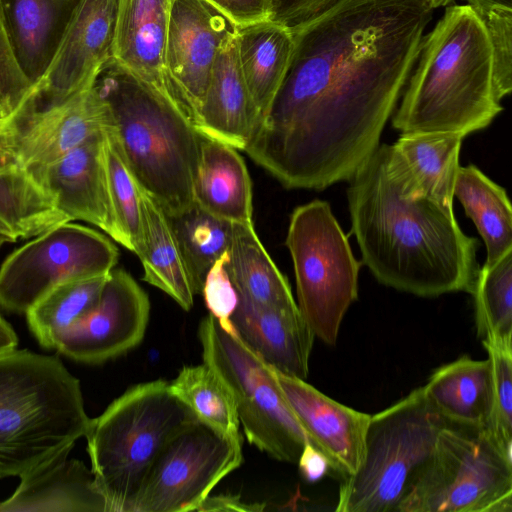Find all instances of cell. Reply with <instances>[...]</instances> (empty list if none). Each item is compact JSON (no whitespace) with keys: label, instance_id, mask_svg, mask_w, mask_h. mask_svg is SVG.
<instances>
[{"label":"cell","instance_id":"1","mask_svg":"<svg viewBox=\"0 0 512 512\" xmlns=\"http://www.w3.org/2000/svg\"><path fill=\"white\" fill-rule=\"evenodd\" d=\"M430 0H342L292 32L282 82L244 151L288 189L348 181L379 146Z\"/></svg>","mask_w":512,"mask_h":512},{"label":"cell","instance_id":"2","mask_svg":"<svg viewBox=\"0 0 512 512\" xmlns=\"http://www.w3.org/2000/svg\"><path fill=\"white\" fill-rule=\"evenodd\" d=\"M387 144L348 180L351 232L362 261L383 285L421 297L473 290L478 241L467 236L453 211L421 198L410 200L387 167Z\"/></svg>","mask_w":512,"mask_h":512},{"label":"cell","instance_id":"3","mask_svg":"<svg viewBox=\"0 0 512 512\" xmlns=\"http://www.w3.org/2000/svg\"><path fill=\"white\" fill-rule=\"evenodd\" d=\"M417 58L392 119L396 130L466 137L489 126L503 110L493 87L490 43L468 5L445 10L432 32L422 38Z\"/></svg>","mask_w":512,"mask_h":512},{"label":"cell","instance_id":"4","mask_svg":"<svg viewBox=\"0 0 512 512\" xmlns=\"http://www.w3.org/2000/svg\"><path fill=\"white\" fill-rule=\"evenodd\" d=\"M109 126L138 186L168 217L194 205L202 135L171 98L112 58L95 80Z\"/></svg>","mask_w":512,"mask_h":512},{"label":"cell","instance_id":"5","mask_svg":"<svg viewBox=\"0 0 512 512\" xmlns=\"http://www.w3.org/2000/svg\"><path fill=\"white\" fill-rule=\"evenodd\" d=\"M80 382L55 356L0 355V478L21 476L85 436Z\"/></svg>","mask_w":512,"mask_h":512},{"label":"cell","instance_id":"6","mask_svg":"<svg viewBox=\"0 0 512 512\" xmlns=\"http://www.w3.org/2000/svg\"><path fill=\"white\" fill-rule=\"evenodd\" d=\"M196 421L164 380L129 388L91 419L85 434L87 451L107 512H131L161 450Z\"/></svg>","mask_w":512,"mask_h":512},{"label":"cell","instance_id":"7","mask_svg":"<svg viewBox=\"0 0 512 512\" xmlns=\"http://www.w3.org/2000/svg\"><path fill=\"white\" fill-rule=\"evenodd\" d=\"M445 423L422 386L371 415L361 461L343 479L335 511L397 512Z\"/></svg>","mask_w":512,"mask_h":512},{"label":"cell","instance_id":"8","mask_svg":"<svg viewBox=\"0 0 512 512\" xmlns=\"http://www.w3.org/2000/svg\"><path fill=\"white\" fill-rule=\"evenodd\" d=\"M512 458L486 427L446 421L397 512H511Z\"/></svg>","mask_w":512,"mask_h":512},{"label":"cell","instance_id":"9","mask_svg":"<svg viewBox=\"0 0 512 512\" xmlns=\"http://www.w3.org/2000/svg\"><path fill=\"white\" fill-rule=\"evenodd\" d=\"M285 244L293 262L298 309L315 338L333 346L348 308L358 298L361 263L323 200L293 210Z\"/></svg>","mask_w":512,"mask_h":512},{"label":"cell","instance_id":"10","mask_svg":"<svg viewBox=\"0 0 512 512\" xmlns=\"http://www.w3.org/2000/svg\"><path fill=\"white\" fill-rule=\"evenodd\" d=\"M198 339L203 362L233 396L248 442L276 460L296 464L304 446L312 443L286 401L274 369L211 314L200 322Z\"/></svg>","mask_w":512,"mask_h":512},{"label":"cell","instance_id":"11","mask_svg":"<svg viewBox=\"0 0 512 512\" xmlns=\"http://www.w3.org/2000/svg\"><path fill=\"white\" fill-rule=\"evenodd\" d=\"M121 0H80L44 75L5 119L0 144L16 140L38 117L93 85L114 58Z\"/></svg>","mask_w":512,"mask_h":512},{"label":"cell","instance_id":"12","mask_svg":"<svg viewBox=\"0 0 512 512\" xmlns=\"http://www.w3.org/2000/svg\"><path fill=\"white\" fill-rule=\"evenodd\" d=\"M118 249L100 232L71 221L15 249L0 266V307L26 313L55 286L104 276L114 269Z\"/></svg>","mask_w":512,"mask_h":512},{"label":"cell","instance_id":"13","mask_svg":"<svg viewBox=\"0 0 512 512\" xmlns=\"http://www.w3.org/2000/svg\"><path fill=\"white\" fill-rule=\"evenodd\" d=\"M242 442L196 421L171 438L153 463L131 512L197 511L242 461Z\"/></svg>","mask_w":512,"mask_h":512},{"label":"cell","instance_id":"14","mask_svg":"<svg viewBox=\"0 0 512 512\" xmlns=\"http://www.w3.org/2000/svg\"><path fill=\"white\" fill-rule=\"evenodd\" d=\"M237 25L207 0H173L164 51L171 94L194 126L217 51ZM196 128V127H195Z\"/></svg>","mask_w":512,"mask_h":512},{"label":"cell","instance_id":"15","mask_svg":"<svg viewBox=\"0 0 512 512\" xmlns=\"http://www.w3.org/2000/svg\"><path fill=\"white\" fill-rule=\"evenodd\" d=\"M149 313L142 287L125 270L113 269L97 305L60 335L54 349L78 362H106L141 343Z\"/></svg>","mask_w":512,"mask_h":512},{"label":"cell","instance_id":"16","mask_svg":"<svg viewBox=\"0 0 512 512\" xmlns=\"http://www.w3.org/2000/svg\"><path fill=\"white\" fill-rule=\"evenodd\" d=\"M25 169L71 221L88 222L124 246L108 188L104 130L50 164Z\"/></svg>","mask_w":512,"mask_h":512},{"label":"cell","instance_id":"17","mask_svg":"<svg viewBox=\"0 0 512 512\" xmlns=\"http://www.w3.org/2000/svg\"><path fill=\"white\" fill-rule=\"evenodd\" d=\"M274 372L290 408L330 469L343 479L352 475L362 458L371 415L331 399L305 380Z\"/></svg>","mask_w":512,"mask_h":512},{"label":"cell","instance_id":"18","mask_svg":"<svg viewBox=\"0 0 512 512\" xmlns=\"http://www.w3.org/2000/svg\"><path fill=\"white\" fill-rule=\"evenodd\" d=\"M465 137L452 132L401 133L386 148L387 167L402 196L428 198L453 211L459 153Z\"/></svg>","mask_w":512,"mask_h":512},{"label":"cell","instance_id":"19","mask_svg":"<svg viewBox=\"0 0 512 512\" xmlns=\"http://www.w3.org/2000/svg\"><path fill=\"white\" fill-rule=\"evenodd\" d=\"M112 124L95 83L34 120L5 150L24 167L50 164Z\"/></svg>","mask_w":512,"mask_h":512},{"label":"cell","instance_id":"20","mask_svg":"<svg viewBox=\"0 0 512 512\" xmlns=\"http://www.w3.org/2000/svg\"><path fill=\"white\" fill-rule=\"evenodd\" d=\"M230 321L243 343L269 366L306 380L315 335L297 304L264 306L239 297Z\"/></svg>","mask_w":512,"mask_h":512},{"label":"cell","instance_id":"21","mask_svg":"<svg viewBox=\"0 0 512 512\" xmlns=\"http://www.w3.org/2000/svg\"><path fill=\"white\" fill-rule=\"evenodd\" d=\"M67 448L20 476L21 482L0 512H107L92 470L68 459Z\"/></svg>","mask_w":512,"mask_h":512},{"label":"cell","instance_id":"22","mask_svg":"<svg viewBox=\"0 0 512 512\" xmlns=\"http://www.w3.org/2000/svg\"><path fill=\"white\" fill-rule=\"evenodd\" d=\"M258 121L241 71L234 35L217 51L195 127L204 137L244 151Z\"/></svg>","mask_w":512,"mask_h":512},{"label":"cell","instance_id":"23","mask_svg":"<svg viewBox=\"0 0 512 512\" xmlns=\"http://www.w3.org/2000/svg\"><path fill=\"white\" fill-rule=\"evenodd\" d=\"M172 1L121 0L114 59L176 103L164 68Z\"/></svg>","mask_w":512,"mask_h":512},{"label":"cell","instance_id":"24","mask_svg":"<svg viewBox=\"0 0 512 512\" xmlns=\"http://www.w3.org/2000/svg\"><path fill=\"white\" fill-rule=\"evenodd\" d=\"M80 0H0L17 62L34 86L51 62Z\"/></svg>","mask_w":512,"mask_h":512},{"label":"cell","instance_id":"25","mask_svg":"<svg viewBox=\"0 0 512 512\" xmlns=\"http://www.w3.org/2000/svg\"><path fill=\"white\" fill-rule=\"evenodd\" d=\"M193 197L218 219L253 224L251 179L237 149L226 143L202 136Z\"/></svg>","mask_w":512,"mask_h":512},{"label":"cell","instance_id":"26","mask_svg":"<svg viewBox=\"0 0 512 512\" xmlns=\"http://www.w3.org/2000/svg\"><path fill=\"white\" fill-rule=\"evenodd\" d=\"M438 413L449 422L487 427L492 403L489 358L462 356L436 369L422 386Z\"/></svg>","mask_w":512,"mask_h":512},{"label":"cell","instance_id":"27","mask_svg":"<svg viewBox=\"0 0 512 512\" xmlns=\"http://www.w3.org/2000/svg\"><path fill=\"white\" fill-rule=\"evenodd\" d=\"M236 38L241 71L260 121L285 75L293 35L287 28L263 20L237 26Z\"/></svg>","mask_w":512,"mask_h":512},{"label":"cell","instance_id":"28","mask_svg":"<svg viewBox=\"0 0 512 512\" xmlns=\"http://www.w3.org/2000/svg\"><path fill=\"white\" fill-rule=\"evenodd\" d=\"M139 192L144 216V245L138 257L144 270L143 280L189 311L195 293L169 217L140 187Z\"/></svg>","mask_w":512,"mask_h":512},{"label":"cell","instance_id":"29","mask_svg":"<svg viewBox=\"0 0 512 512\" xmlns=\"http://www.w3.org/2000/svg\"><path fill=\"white\" fill-rule=\"evenodd\" d=\"M226 268L239 297L264 306L297 304L289 281L264 248L253 224L232 223Z\"/></svg>","mask_w":512,"mask_h":512},{"label":"cell","instance_id":"30","mask_svg":"<svg viewBox=\"0 0 512 512\" xmlns=\"http://www.w3.org/2000/svg\"><path fill=\"white\" fill-rule=\"evenodd\" d=\"M454 197L474 222L492 265L512 251V210L506 190L470 164L458 168Z\"/></svg>","mask_w":512,"mask_h":512},{"label":"cell","instance_id":"31","mask_svg":"<svg viewBox=\"0 0 512 512\" xmlns=\"http://www.w3.org/2000/svg\"><path fill=\"white\" fill-rule=\"evenodd\" d=\"M107 277L65 281L28 309V326L42 347L54 349L60 335L97 305Z\"/></svg>","mask_w":512,"mask_h":512},{"label":"cell","instance_id":"32","mask_svg":"<svg viewBox=\"0 0 512 512\" xmlns=\"http://www.w3.org/2000/svg\"><path fill=\"white\" fill-rule=\"evenodd\" d=\"M169 384L200 422L227 438L242 440L233 396L209 365L185 366Z\"/></svg>","mask_w":512,"mask_h":512},{"label":"cell","instance_id":"33","mask_svg":"<svg viewBox=\"0 0 512 512\" xmlns=\"http://www.w3.org/2000/svg\"><path fill=\"white\" fill-rule=\"evenodd\" d=\"M169 220L194 293L201 294L208 270L229 249L232 223L210 215L196 204L177 216L169 217Z\"/></svg>","mask_w":512,"mask_h":512},{"label":"cell","instance_id":"34","mask_svg":"<svg viewBox=\"0 0 512 512\" xmlns=\"http://www.w3.org/2000/svg\"><path fill=\"white\" fill-rule=\"evenodd\" d=\"M471 294L482 341L512 344V251L479 268Z\"/></svg>","mask_w":512,"mask_h":512},{"label":"cell","instance_id":"35","mask_svg":"<svg viewBox=\"0 0 512 512\" xmlns=\"http://www.w3.org/2000/svg\"><path fill=\"white\" fill-rule=\"evenodd\" d=\"M109 126L104 129V156L110 199L124 247L139 256L144 245V216L139 186Z\"/></svg>","mask_w":512,"mask_h":512},{"label":"cell","instance_id":"36","mask_svg":"<svg viewBox=\"0 0 512 512\" xmlns=\"http://www.w3.org/2000/svg\"><path fill=\"white\" fill-rule=\"evenodd\" d=\"M492 369V403L487 430L512 458V344L482 341Z\"/></svg>","mask_w":512,"mask_h":512},{"label":"cell","instance_id":"37","mask_svg":"<svg viewBox=\"0 0 512 512\" xmlns=\"http://www.w3.org/2000/svg\"><path fill=\"white\" fill-rule=\"evenodd\" d=\"M481 21L492 52V76L496 98L512 90V8L474 3L468 5Z\"/></svg>","mask_w":512,"mask_h":512},{"label":"cell","instance_id":"38","mask_svg":"<svg viewBox=\"0 0 512 512\" xmlns=\"http://www.w3.org/2000/svg\"><path fill=\"white\" fill-rule=\"evenodd\" d=\"M32 87L15 57L0 3V107L6 118L20 107Z\"/></svg>","mask_w":512,"mask_h":512},{"label":"cell","instance_id":"39","mask_svg":"<svg viewBox=\"0 0 512 512\" xmlns=\"http://www.w3.org/2000/svg\"><path fill=\"white\" fill-rule=\"evenodd\" d=\"M228 251L221 255L208 270L201 293L205 304L220 325L228 332H235L230 317L237 307L239 296L229 277L226 264Z\"/></svg>","mask_w":512,"mask_h":512},{"label":"cell","instance_id":"40","mask_svg":"<svg viewBox=\"0 0 512 512\" xmlns=\"http://www.w3.org/2000/svg\"><path fill=\"white\" fill-rule=\"evenodd\" d=\"M340 1L342 0H270L268 20L293 32Z\"/></svg>","mask_w":512,"mask_h":512},{"label":"cell","instance_id":"41","mask_svg":"<svg viewBox=\"0 0 512 512\" xmlns=\"http://www.w3.org/2000/svg\"><path fill=\"white\" fill-rule=\"evenodd\" d=\"M237 26L263 20L270 15V0H207Z\"/></svg>","mask_w":512,"mask_h":512},{"label":"cell","instance_id":"42","mask_svg":"<svg viewBox=\"0 0 512 512\" xmlns=\"http://www.w3.org/2000/svg\"><path fill=\"white\" fill-rule=\"evenodd\" d=\"M296 464L307 482L320 480L330 469L326 456L310 443L304 446Z\"/></svg>","mask_w":512,"mask_h":512},{"label":"cell","instance_id":"43","mask_svg":"<svg viewBox=\"0 0 512 512\" xmlns=\"http://www.w3.org/2000/svg\"><path fill=\"white\" fill-rule=\"evenodd\" d=\"M265 505L261 503H248L242 501L240 496L234 494L209 495L198 508L197 511H240L257 512L263 511Z\"/></svg>","mask_w":512,"mask_h":512},{"label":"cell","instance_id":"44","mask_svg":"<svg viewBox=\"0 0 512 512\" xmlns=\"http://www.w3.org/2000/svg\"><path fill=\"white\" fill-rule=\"evenodd\" d=\"M18 338L11 325L0 316V355L16 349Z\"/></svg>","mask_w":512,"mask_h":512},{"label":"cell","instance_id":"45","mask_svg":"<svg viewBox=\"0 0 512 512\" xmlns=\"http://www.w3.org/2000/svg\"><path fill=\"white\" fill-rule=\"evenodd\" d=\"M17 163L13 155L0 147V172Z\"/></svg>","mask_w":512,"mask_h":512},{"label":"cell","instance_id":"46","mask_svg":"<svg viewBox=\"0 0 512 512\" xmlns=\"http://www.w3.org/2000/svg\"><path fill=\"white\" fill-rule=\"evenodd\" d=\"M467 1V5L474 4V3H480V4H486V5H496V6H503L512 8V0H465Z\"/></svg>","mask_w":512,"mask_h":512},{"label":"cell","instance_id":"47","mask_svg":"<svg viewBox=\"0 0 512 512\" xmlns=\"http://www.w3.org/2000/svg\"><path fill=\"white\" fill-rule=\"evenodd\" d=\"M453 1L454 0H430L433 8H437V7H441V6H446V5L450 4Z\"/></svg>","mask_w":512,"mask_h":512},{"label":"cell","instance_id":"48","mask_svg":"<svg viewBox=\"0 0 512 512\" xmlns=\"http://www.w3.org/2000/svg\"><path fill=\"white\" fill-rule=\"evenodd\" d=\"M13 242L12 239L6 235L0 234V250L6 243Z\"/></svg>","mask_w":512,"mask_h":512},{"label":"cell","instance_id":"49","mask_svg":"<svg viewBox=\"0 0 512 512\" xmlns=\"http://www.w3.org/2000/svg\"><path fill=\"white\" fill-rule=\"evenodd\" d=\"M5 119H6V117H5L3 111H2V109L0 107V130L2 128V125H3L4 121H5Z\"/></svg>","mask_w":512,"mask_h":512}]
</instances>
